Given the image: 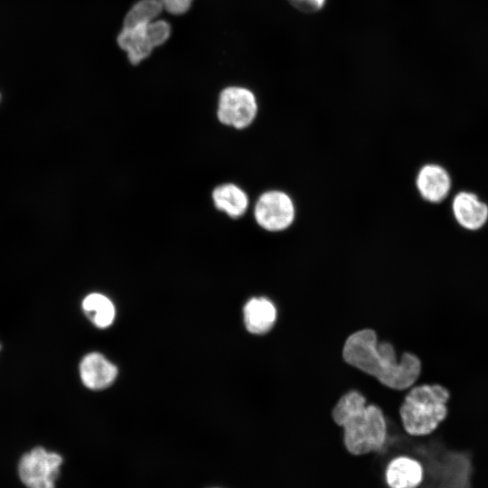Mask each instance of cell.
Returning a JSON list of instances; mask_svg holds the SVG:
<instances>
[{
    "instance_id": "cell-2",
    "label": "cell",
    "mask_w": 488,
    "mask_h": 488,
    "mask_svg": "<svg viewBox=\"0 0 488 488\" xmlns=\"http://www.w3.org/2000/svg\"><path fill=\"white\" fill-rule=\"evenodd\" d=\"M332 416L343 428V445L350 454L361 455L384 448L388 432L383 412L375 405H366L365 398L358 391L343 395Z\"/></svg>"
},
{
    "instance_id": "cell-3",
    "label": "cell",
    "mask_w": 488,
    "mask_h": 488,
    "mask_svg": "<svg viewBox=\"0 0 488 488\" xmlns=\"http://www.w3.org/2000/svg\"><path fill=\"white\" fill-rule=\"evenodd\" d=\"M448 398L447 389L438 384L411 389L399 408L406 432L415 436L432 434L447 416Z\"/></svg>"
},
{
    "instance_id": "cell-11",
    "label": "cell",
    "mask_w": 488,
    "mask_h": 488,
    "mask_svg": "<svg viewBox=\"0 0 488 488\" xmlns=\"http://www.w3.org/2000/svg\"><path fill=\"white\" fill-rule=\"evenodd\" d=\"M244 323L251 333H267L275 324L277 310L274 304L266 297L249 299L243 309Z\"/></svg>"
},
{
    "instance_id": "cell-6",
    "label": "cell",
    "mask_w": 488,
    "mask_h": 488,
    "mask_svg": "<svg viewBox=\"0 0 488 488\" xmlns=\"http://www.w3.org/2000/svg\"><path fill=\"white\" fill-rule=\"evenodd\" d=\"M62 462L60 455L35 447L19 464V475L28 488H54Z\"/></svg>"
},
{
    "instance_id": "cell-5",
    "label": "cell",
    "mask_w": 488,
    "mask_h": 488,
    "mask_svg": "<svg viewBox=\"0 0 488 488\" xmlns=\"http://www.w3.org/2000/svg\"><path fill=\"white\" fill-rule=\"evenodd\" d=\"M258 112V99L249 89L231 86L220 93L217 116L223 125L247 128L255 121Z\"/></svg>"
},
{
    "instance_id": "cell-7",
    "label": "cell",
    "mask_w": 488,
    "mask_h": 488,
    "mask_svg": "<svg viewBox=\"0 0 488 488\" xmlns=\"http://www.w3.org/2000/svg\"><path fill=\"white\" fill-rule=\"evenodd\" d=\"M415 186L420 197L429 203H440L448 196L452 179L447 170L438 164L422 165L417 173Z\"/></svg>"
},
{
    "instance_id": "cell-8",
    "label": "cell",
    "mask_w": 488,
    "mask_h": 488,
    "mask_svg": "<svg viewBox=\"0 0 488 488\" xmlns=\"http://www.w3.org/2000/svg\"><path fill=\"white\" fill-rule=\"evenodd\" d=\"M451 209L457 224L466 230H478L488 221V205L471 192H457L453 198Z\"/></svg>"
},
{
    "instance_id": "cell-14",
    "label": "cell",
    "mask_w": 488,
    "mask_h": 488,
    "mask_svg": "<svg viewBox=\"0 0 488 488\" xmlns=\"http://www.w3.org/2000/svg\"><path fill=\"white\" fill-rule=\"evenodd\" d=\"M296 10L312 14L320 12L326 5L327 0H286Z\"/></svg>"
},
{
    "instance_id": "cell-13",
    "label": "cell",
    "mask_w": 488,
    "mask_h": 488,
    "mask_svg": "<svg viewBox=\"0 0 488 488\" xmlns=\"http://www.w3.org/2000/svg\"><path fill=\"white\" fill-rule=\"evenodd\" d=\"M82 308L97 327L106 328L115 319V306L110 299L102 294L92 293L88 295L82 301Z\"/></svg>"
},
{
    "instance_id": "cell-1",
    "label": "cell",
    "mask_w": 488,
    "mask_h": 488,
    "mask_svg": "<svg viewBox=\"0 0 488 488\" xmlns=\"http://www.w3.org/2000/svg\"><path fill=\"white\" fill-rule=\"evenodd\" d=\"M343 356L350 365L394 389L409 388L421 370L416 355L406 352L398 361L393 346L388 343H379L376 333L371 329L351 334L343 345Z\"/></svg>"
},
{
    "instance_id": "cell-4",
    "label": "cell",
    "mask_w": 488,
    "mask_h": 488,
    "mask_svg": "<svg viewBox=\"0 0 488 488\" xmlns=\"http://www.w3.org/2000/svg\"><path fill=\"white\" fill-rule=\"evenodd\" d=\"M253 215L264 230L281 232L288 230L296 219V205L292 196L280 189L262 192L257 199Z\"/></svg>"
},
{
    "instance_id": "cell-9",
    "label": "cell",
    "mask_w": 488,
    "mask_h": 488,
    "mask_svg": "<svg viewBox=\"0 0 488 488\" xmlns=\"http://www.w3.org/2000/svg\"><path fill=\"white\" fill-rule=\"evenodd\" d=\"M117 374V367L98 352L85 355L80 364L81 381L90 389L108 387L115 380Z\"/></svg>"
},
{
    "instance_id": "cell-12",
    "label": "cell",
    "mask_w": 488,
    "mask_h": 488,
    "mask_svg": "<svg viewBox=\"0 0 488 488\" xmlns=\"http://www.w3.org/2000/svg\"><path fill=\"white\" fill-rule=\"evenodd\" d=\"M211 197L215 207L233 219L243 216L249 206L247 192L231 183L218 185L212 191Z\"/></svg>"
},
{
    "instance_id": "cell-10",
    "label": "cell",
    "mask_w": 488,
    "mask_h": 488,
    "mask_svg": "<svg viewBox=\"0 0 488 488\" xmlns=\"http://www.w3.org/2000/svg\"><path fill=\"white\" fill-rule=\"evenodd\" d=\"M420 462L408 455L392 458L385 470V480L389 488H418L423 480Z\"/></svg>"
}]
</instances>
